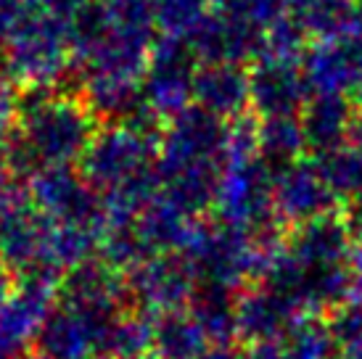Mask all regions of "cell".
Wrapping results in <instances>:
<instances>
[{"label": "cell", "mask_w": 362, "mask_h": 359, "mask_svg": "<svg viewBox=\"0 0 362 359\" xmlns=\"http://www.w3.org/2000/svg\"><path fill=\"white\" fill-rule=\"evenodd\" d=\"M124 283L132 310L146 312L151 317L188 310L199 286L180 254L148 257L124 275Z\"/></svg>", "instance_id": "5b68a950"}, {"label": "cell", "mask_w": 362, "mask_h": 359, "mask_svg": "<svg viewBox=\"0 0 362 359\" xmlns=\"http://www.w3.org/2000/svg\"><path fill=\"white\" fill-rule=\"evenodd\" d=\"M214 211L220 222L241 228L252 235L278 225L275 170L259 153L225 159Z\"/></svg>", "instance_id": "3957f363"}, {"label": "cell", "mask_w": 362, "mask_h": 359, "mask_svg": "<svg viewBox=\"0 0 362 359\" xmlns=\"http://www.w3.org/2000/svg\"><path fill=\"white\" fill-rule=\"evenodd\" d=\"M135 359H164V357H159V354H156V351H146V354H141V357H135Z\"/></svg>", "instance_id": "83f0119b"}, {"label": "cell", "mask_w": 362, "mask_h": 359, "mask_svg": "<svg viewBox=\"0 0 362 359\" xmlns=\"http://www.w3.org/2000/svg\"><path fill=\"white\" fill-rule=\"evenodd\" d=\"M307 77L296 64L286 59L262 61L249 74V109L259 119L270 117H299L307 103Z\"/></svg>", "instance_id": "9c48e42d"}, {"label": "cell", "mask_w": 362, "mask_h": 359, "mask_svg": "<svg viewBox=\"0 0 362 359\" xmlns=\"http://www.w3.org/2000/svg\"><path fill=\"white\" fill-rule=\"evenodd\" d=\"M13 272H11L3 261H0V307L11 299V293H13Z\"/></svg>", "instance_id": "cb8c5ba5"}, {"label": "cell", "mask_w": 362, "mask_h": 359, "mask_svg": "<svg viewBox=\"0 0 362 359\" xmlns=\"http://www.w3.org/2000/svg\"><path fill=\"white\" fill-rule=\"evenodd\" d=\"M53 222L42 214L30 196L0 214V261L13 278L35 267H45Z\"/></svg>", "instance_id": "52a82bcc"}, {"label": "cell", "mask_w": 362, "mask_h": 359, "mask_svg": "<svg viewBox=\"0 0 362 359\" xmlns=\"http://www.w3.org/2000/svg\"><path fill=\"white\" fill-rule=\"evenodd\" d=\"M202 359H246V354L233 343H211L202 354Z\"/></svg>", "instance_id": "603a6c76"}, {"label": "cell", "mask_w": 362, "mask_h": 359, "mask_svg": "<svg viewBox=\"0 0 362 359\" xmlns=\"http://www.w3.org/2000/svg\"><path fill=\"white\" fill-rule=\"evenodd\" d=\"M196 283H211L238 290L259 278L262 249L252 233L225 222H196L191 238L180 251Z\"/></svg>", "instance_id": "7a4b0ae2"}, {"label": "cell", "mask_w": 362, "mask_h": 359, "mask_svg": "<svg viewBox=\"0 0 362 359\" xmlns=\"http://www.w3.org/2000/svg\"><path fill=\"white\" fill-rule=\"evenodd\" d=\"M32 359H95V333L77 312L66 307L42 319L30 349Z\"/></svg>", "instance_id": "4fadbf2b"}, {"label": "cell", "mask_w": 362, "mask_h": 359, "mask_svg": "<svg viewBox=\"0 0 362 359\" xmlns=\"http://www.w3.org/2000/svg\"><path fill=\"white\" fill-rule=\"evenodd\" d=\"M325 182L331 185L333 196L349 204H362V148L344 143L331 153L317 156Z\"/></svg>", "instance_id": "44dd1931"}, {"label": "cell", "mask_w": 362, "mask_h": 359, "mask_svg": "<svg viewBox=\"0 0 362 359\" xmlns=\"http://www.w3.org/2000/svg\"><path fill=\"white\" fill-rule=\"evenodd\" d=\"M153 349V317L127 310L98 336L95 359H135Z\"/></svg>", "instance_id": "d6986e66"}, {"label": "cell", "mask_w": 362, "mask_h": 359, "mask_svg": "<svg viewBox=\"0 0 362 359\" xmlns=\"http://www.w3.org/2000/svg\"><path fill=\"white\" fill-rule=\"evenodd\" d=\"M278 341L286 359H339V346L331 330L315 314L299 317Z\"/></svg>", "instance_id": "7402d4cb"}, {"label": "cell", "mask_w": 362, "mask_h": 359, "mask_svg": "<svg viewBox=\"0 0 362 359\" xmlns=\"http://www.w3.org/2000/svg\"><path fill=\"white\" fill-rule=\"evenodd\" d=\"M354 119H357L354 103H349L344 95H315L299 111L307 148L317 156L344 146Z\"/></svg>", "instance_id": "9a60e30c"}, {"label": "cell", "mask_w": 362, "mask_h": 359, "mask_svg": "<svg viewBox=\"0 0 362 359\" xmlns=\"http://www.w3.org/2000/svg\"><path fill=\"white\" fill-rule=\"evenodd\" d=\"M228 124L202 106H188L164 124L159 140V167L217 164L225 167Z\"/></svg>", "instance_id": "8992f818"}, {"label": "cell", "mask_w": 362, "mask_h": 359, "mask_svg": "<svg viewBox=\"0 0 362 359\" xmlns=\"http://www.w3.org/2000/svg\"><path fill=\"white\" fill-rule=\"evenodd\" d=\"M193 103L222 122L241 119L249 109V74L233 64H214L196 71Z\"/></svg>", "instance_id": "5bb4252c"}, {"label": "cell", "mask_w": 362, "mask_h": 359, "mask_svg": "<svg viewBox=\"0 0 362 359\" xmlns=\"http://www.w3.org/2000/svg\"><path fill=\"white\" fill-rule=\"evenodd\" d=\"M257 148L259 156L278 172L302 159L307 140L299 117H270L257 122Z\"/></svg>", "instance_id": "ffe728a7"}, {"label": "cell", "mask_w": 362, "mask_h": 359, "mask_svg": "<svg viewBox=\"0 0 362 359\" xmlns=\"http://www.w3.org/2000/svg\"><path fill=\"white\" fill-rule=\"evenodd\" d=\"M339 359H362V336L339 346Z\"/></svg>", "instance_id": "d4e9b609"}, {"label": "cell", "mask_w": 362, "mask_h": 359, "mask_svg": "<svg viewBox=\"0 0 362 359\" xmlns=\"http://www.w3.org/2000/svg\"><path fill=\"white\" fill-rule=\"evenodd\" d=\"M354 111H357V117H362V88L357 90V98H354Z\"/></svg>", "instance_id": "4316f807"}, {"label": "cell", "mask_w": 362, "mask_h": 359, "mask_svg": "<svg viewBox=\"0 0 362 359\" xmlns=\"http://www.w3.org/2000/svg\"><path fill=\"white\" fill-rule=\"evenodd\" d=\"M299 317L304 314L291 301L262 283L238 296V339L249 341L252 346L278 341Z\"/></svg>", "instance_id": "7c38bea8"}, {"label": "cell", "mask_w": 362, "mask_h": 359, "mask_svg": "<svg viewBox=\"0 0 362 359\" xmlns=\"http://www.w3.org/2000/svg\"><path fill=\"white\" fill-rule=\"evenodd\" d=\"M352 278H354V288H352V293L357 296V301L362 304V269H352Z\"/></svg>", "instance_id": "484cf974"}, {"label": "cell", "mask_w": 362, "mask_h": 359, "mask_svg": "<svg viewBox=\"0 0 362 359\" xmlns=\"http://www.w3.org/2000/svg\"><path fill=\"white\" fill-rule=\"evenodd\" d=\"M286 246L307 269L331 272V269L352 267L354 233L346 220H339L336 214H325L312 222L296 225Z\"/></svg>", "instance_id": "30bf717a"}, {"label": "cell", "mask_w": 362, "mask_h": 359, "mask_svg": "<svg viewBox=\"0 0 362 359\" xmlns=\"http://www.w3.org/2000/svg\"><path fill=\"white\" fill-rule=\"evenodd\" d=\"M188 312L202 325L209 343H233V339H238V296L233 288L199 283Z\"/></svg>", "instance_id": "e0dca14e"}, {"label": "cell", "mask_w": 362, "mask_h": 359, "mask_svg": "<svg viewBox=\"0 0 362 359\" xmlns=\"http://www.w3.org/2000/svg\"><path fill=\"white\" fill-rule=\"evenodd\" d=\"M196 222L199 220H191L185 211H180L172 201H167L159 193L138 214V233H141L146 249L151 251V257L180 254L191 238Z\"/></svg>", "instance_id": "2e32d148"}, {"label": "cell", "mask_w": 362, "mask_h": 359, "mask_svg": "<svg viewBox=\"0 0 362 359\" xmlns=\"http://www.w3.org/2000/svg\"><path fill=\"white\" fill-rule=\"evenodd\" d=\"M30 201L56 225L103 230L106 199L82 177L77 167H48L27 182Z\"/></svg>", "instance_id": "277c9868"}, {"label": "cell", "mask_w": 362, "mask_h": 359, "mask_svg": "<svg viewBox=\"0 0 362 359\" xmlns=\"http://www.w3.org/2000/svg\"><path fill=\"white\" fill-rule=\"evenodd\" d=\"M103 124L80 95L35 88L19 95V122L6 170L30 182L48 167H77Z\"/></svg>", "instance_id": "6da1fadb"}, {"label": "cell", "mask_w": 362, "mask_h": 359, "mask_svg": "<svg viewBox=\"0 0 362 359\" xmlns=\"http://www.w3.org/2000/svg\"><path fill=\"white\" fill-rule=\"evenodd\" d=\"M193 82H196V71L191 61L180 56L177 50H167L146 66L143 95L161 119L170 122L172 117L193 106Z\"/></svg>", "instance_id": "8fae6325"}, {"label": "cell", "mask_w": 362, "mask_h": 359, "mask_svg": "<svg viewBox=\"0 0 362 359\" xmlns=\"http://www.w3.org/2000/svg\"><path fill=\"white\" fill-rule=\"evenodd\" d=\"M336 201L317 161L299 159L275 172V214L293 228L333 214Z\"/></svg>", "instance_id": "ba28073f"}, {"label": "cell", "mask_w": 362, "mask_h": 359, "mask_svg": "<svg viewBox=\"0 0 362 359\" xmlns=\"http://www.w3.org/2000/svg\"><path fill=\"white\" fill-rule=\"evenodd\" d=\"M209 339L188 310L153 317V351L164 359H202Z\"/></svg>", "instance_id": "ac0fdd59"}]
</instances>
